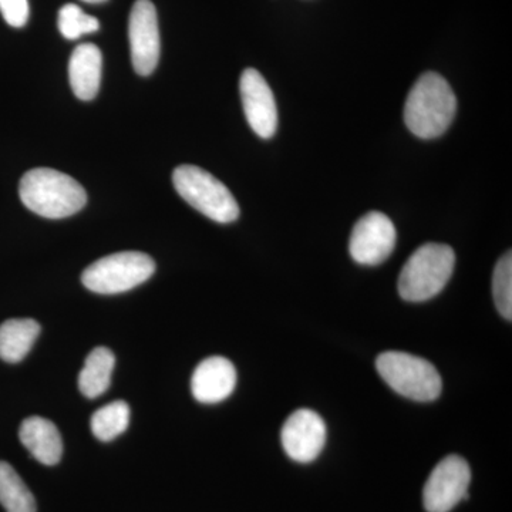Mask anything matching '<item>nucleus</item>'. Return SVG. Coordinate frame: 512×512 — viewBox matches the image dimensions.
Masks as SVG:
<instances>
[{
	"instance_id": "obj_21",
	"label": "nucleus",
	"mask_w": 512,
	"mask_h": 512,
	"mask_svg": "<svg viewBox=\"0 0 512 512\" xmlns=\"http://www.w3.org/2000/svg\"><path fill=\"white\" fill-rule=\"evenodd\" d=\"M0 13L12 28H23L29 20L28 0H0Z\"/></svg>"
},
{
	"instance_id": "obj_14",
	"label": "nucleus",
	"mask_w": 512,
	"mask_h": 512,
	"mask_svg": "<svg viewBox=\"0 0 512 512\" xmlns=\"http://www.w3.org/2000/svg\"><path fill=\"white\" fill-rule=\"evenodd\" d=\"M19 439L29 453L45 466H55L62 460V436L50 420L29 417L20 426Z\"/></svg>"
},
{
	"instance_id": "obj_10",
	"label": "nucleus",
	"mask_w": 512,
	"mask_h": 512,
	"mask_svg": "<svg viewBox=\"0 0 512 512\" xmlns=\"http://www.w3.org/2000/svg\"><path fill=\"white\" fill-rule=\"evenodd\" d=\"M281 440L289 458L296 463H311L325 447V421L313 410H296L286 419Z\"/></svg>"
},
{
	"instance_id": "obj_12",
	"label": "nucleus",
	"mask_w": 512,
	"mask_h": 512,
	"mask_svg": "<svg viewBox=\"0 0 512 512\" xmlns=\"http://www.w3.org/2000/svg\"><path fill=\"white\" fill-rule=\"evenodd\" d=\"M237 386V370L228 359L212 356L202 360L191 379L195 400L204 404L220 403L231 396Z\"/></svg>"
},
{
	"instance_id": "obj_16",
	"label": "nucleus",
	"mask_w": 512,
	"mask_h": 512,
	"mask_svg": "<svg viewBox=\"0 0 512 512\" xmlns=\"http://www.w3.org/2000/svg\"><path fill=\"white\" fill-rule=\"evenodd\" d=\"M116 357L110 349L96 348L87 356L79 376V389L87 399H96L109 390Z\"/></svg>"
},
{
	"instance_id": "obj_5",
	"label": "nucleus",
	"mask_w": 512,
	"mask_h": 512,
	"mask_svg": "<svg viewBox=\"0 0 512 512\" xmlns=\"http://www.w3.org/2000/svg\"><path fill=\"white\" fill-rule=\"evenodd\" d=\"M377 372L394 392L416 402H433L441 394L440 373L423 357L406 352H384L377 357Z\"/></svg>"
},
{
	"instance_id": "obj_11",
	"label": "nucleus",
	"mask_w": 512,
	"mask_h": 512,
	"mask_svg": "<svg viewBox=\"0 0 512 512\" xmlns=\"http://www.w3.org/2000/svg\"><path fill=\"white\" fill-rule=\"evenodd\" d=\"M242 107L256 136L271 138L278 130V107L271 87L255 69L244 70L239 82Z\"/></svg>"
},
{
	"instance_id": "obj_1",
	"label": "nucleus",
	"mask_w": 512,
	"mask_h": 512,
	"mask_svg": "<svg viewBox=\"0 0 512 512\" xmlns=\"http://www.w3.org/2000/svg\"><path fill=\"white\" fill-rule=\"evenodd\" d=\"M457 113V99L440 74L429 72L417 80L407 96L404 123L414 136L431 140L443 136Z\"/></svg>"
},
{
	"instance_id": "obj_2",
	"label": "nucleus",
	"mask_w": 512,
	"mask_h": 512,
	"mask_svg": "<svg viewBox=\"0 0 512 512\" xmlns=\"http://www.w3.org/2000/svg\"><path fill=\"white\" fill-rule=\"evenodd\" d=\"M20 200L28 210L49 220L72 217L86 207V190L70 175L53 168H33L23 175Z\"/></svg>"
},
{
	"instance_id": "obj_17",
	"label": "nucleus",
	"mask_w": 512,
	"mask_h": 512,
	"mask_svg": "<svg viewBox=\"0 0 512 512\" xmlns=\"http://www.w3.org/2000/svg\"><path fill=\"white\" fill-rule=\"evenodd\" d=\"M0 504L6 512H36V501L15 468L0 461Z\"/></svg>"
},
{
	"instance_id": "obj_15",
	"label": "nucleus",
	"mask_w": 512,
	"mask_h": 512,
	"mask_svg": "<svg viewBox=\"0 0 512 512\" xmlns=\"http://www.w3.org/2000/svg\"><path fill=\"white\" fill-rule=\"evenodd\" d=\"M40 335V325L33 319H9L0 325V359L19 363L25 359Z\"/></svg>"
},
{
	"instance_id": "obj_8",
	"label": "nucleus",
	"mask_w": 512,
	"mask_h": 512,
	"mask_svg": "<svg viewBox=\"0 0 512 512\" xmlns=\"http://www.w3.org/2000/svg\"><path fill=\"white\" fill-rule=\"evenodd\" d=\"M131 62L140 76H150L160 62L161 39L156 6L151 0H137L128 20Z\"/></svg>"
},
{
	"instance_id": "obj_7",
	"label": "nucleus",
	"mask_w": 512,
	"mask_h": 512,
	"mask_svg": "<svg viewBox=\"0 0 512 512\" xmlns=\"http://www.w3.org/2000/svg\"><path fill=\"white\" fill-rule=\"evenodd\" d=\"M470 481V466L463 457L451 454L443 458L424 485V508L429 512H450L468 498Z\"/></svg>"
},
{
	"instance_id": "obj_4",
	"label": "nucleus",
	"mask_w": 512,
	"mask_h": 512,
	"mask_svg": "<svg viewBox=\"0 0 512 512\" xmlns=\"http://www.w3.org/2000/svg\"><path fill=\"white\" fill-rule=\"evenodd\" d=\"M175 190L195 210L220 224L238 220L239 205L218 178L195 165H180L173 173Z\"/></svg>"
},
{
	"instance_id": "obj_19",
	"label": "nucleus",
	"mask_w": 512,
	"mask_h": 512,
	"mask_svg": "<svg viewBox=\"0 0 512 512\" xmlns=\"http://www.w3.org/2000/svg\"><path fill=\"white\" fill-rule=\"evenodd\" d=\"M60 33L64 39L77 40L79 37L97 32L100 29L99 20L94 16L84 13L82 8L77 5H64L59 10V20H57Z\"/></svg>"
},
{
	"instance_id": "obj_18",
	"label": "nucleus",
	"mask_w": 512,
	"mask_h": 512,
	"mask_svg": "<svg viewBox=\"0 0 512 512\" xmlns=\"http://www.w3.org/2000/svg\"><path fill=\"white\" fill-rule=\"evenodd\" d=\"M130 424V407L123 400H117L101 407L93 414L92 431L100 441H111L123 434Z\"/></svg>"
},
{
	"instance_id": "obj_6",
	"label": "nucleus",
	"mask_w": 512,
	"mask_h": 512,
	"mask_svg": "<svg viewBox=\"0 0 512 512\" xmlns=\"http://www.w3.org/2000/svg\"><path fill=\"white\" fill-rule=\"evenodd\" d=\"M156 272V262L143 252L126 251L104 256L83 272L82 282L89 291L114 295L137 288Z\"/></svg>"
},
{
	"instance_id": "obj_22",
	"label": "nucleus",
	"mask_w": 512,
	"mask_h": 512,
	"mask_svg": "<svg viewBox=\"0 0 512 512\" xmlns=\"http://www.w3.org/2000/svg\"><path fill=\"white\" fill-rule=\"evenodd\" d=\"M86 3H94V5H99V3L107 2V0H83Z\"/></svg>"
},
{
	"instance_id": "obj_13",
	"label": "nucleus",
	"mask_w": 512,
	"mask_h": 512,
	"mask_svg": "<svg viewBox=\"0 0 512 512\" xmlns=\"http://www.w3.org/2000/svg\"><path fill=\"white\" fill-rule=\"evenodd\" d=\"M103 73V55L93 43H83L74 49L69 62V80L77 99H96Z\"/></svg>"
},
{
	"instance_id": "obj_3",
	"label": "nucleus",
	"mask_w": 512,
	"mask_h": 512,
	"mask_svg": "<svg viewBox=\"0 0 512 512\" xmlns=\"http://www.w3.org/2000/svg\"><path fill=\"white\" fill-rule=\"evenodd\" d=\"M456 265L453 248L426 244L417 249L403 266L399 278L400 296L407 302H424L443 291Z\"/></svg>"
},
{
	"instance_id": "obj_9",
	"label": "nucleus",
	"mask_w": 512,
	"mask_h": 512,
	"mask_svg": "<svg viewBox=\"0 0 512 512\" xmlns=\"http://www.w3.org/2000/svg\"><path fill=\"white\" fill-rule=\"evenodd\" d=\"M396 228L382 212L360 218L350 235L349 252L360 265L375 266L386 261L396 247Z\"/></svg>"
},
{
	"instance_id": "obj_20",
	"label": "nucleus",
	"mask_w": 512,
	"mask_h": 512,
	"mask_svg": "<svg viewBox=\"0 0 512 512\" xmlns=\"http://www.w3.org/2000/svg\"><path fill=\"white\" fill-rule=\"evenodd\" d=\"M493 295L498 312L505 319L512 318V255L507 252L498 261L493 275Z\"/></svg>"
}]
</instances>
